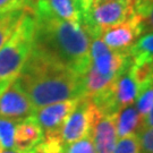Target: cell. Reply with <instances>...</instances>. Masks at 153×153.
Segmentation results:
<instances>
[{"mask_svg": "<svg viewBox=\"0 0 153 153\" xmlns=\"http://www.w3.org/2000/svg\"><path fill=\"white\" fill-rule=\"evenodd\" d=\"M79 98L44 105L34 111L33 117L43 131V138H60V131L67 117L75 109Z\"/></svg>", "mask_w": 153, "mask_h": 153, "instance_id": "7", "label": "cell"}, {"mask_svg": "<svg viewBox=\"0 0 153 153\" xmlns=\"http://www.w3.org/2000/svg\"><path fill=\"white\" fill-rule=\"evenodd\" d=\"M35 108L17 81L0 94V117L21 121L34 115Z\"/></svg>", "mask_w": 153, "mask_h": 153, "instance_id": "8", "label": "cell"}, {"mask_svg": "<svg viewBox=\"0 0 153 153\" xmlns=\"http://www.w3.org/2000/svg\"><path fill=\"white\" fill-rule=\"evenodd\" d=\"M16 81L35 110L44 105L83 97L82 76L35 47L32 48Z\"/></svg>", "mask_w": 153, "mask_h": 153, "instance_id": "1", "label": "cell"}, {"mask_svg": "<svg viewBox=\"0 0 153 153\" xmlns=\"http://www.w3.org/2000/svg\"><path fill=\"white\" fill-rule=\"evenodd\" d=\"M18 121L0 117V146L4 150H13L14 133Z\"/></svg>", "mask_w": 153, "mask_h": 153, "instance_id": "16", "label": "cell"}, {"mask_svg": "<svg viewBox=\"0 0 153 153\" xmlns=\"http://www.w3.org/2000/svg\"><path fill=\"white\" fill-rule=\"evenodd\" d=\"M142 117L140 116L134 103L120 109L116 114V131L117 137L121 138L131 134H136L141 127Z\"/></svg>", "mask_w": 153, "mask_h": 153, "instance_id": "12", "label": "cell"}, {"mask_svg": "<svg viewBox=\"0 0 153 153\" xmlns=\"http://www.w3.org/2000/svg\"><path fill=\"white\" fill-rule=\"evenodd\" d=\"M1 150H4V149H2V148H1V146H0V151H1Z\"/></svg>", "mask_w": 153, "mask_h": 153, "instance_id": "27", "label": "cell"}, {"mask_svg": "<svg viewBox=\"0 0 153 153\" xmlns=\"http://www.w3.org/2000/svg\"><path fill=\"white\" fill-rule=\"evenodd\" d=\"M17 10H28V0H0V15Z\"/></svg>", "mask_w": 153, "mask_h": 153, "instance_id": "19", "label": "cell"}, {"mask_svg": "<svg viewBox=\"0 0 153 153\" xmlns=\"http://www.w3.org/2000/svg\"><path fill=\"white\" fill-rule=\"evenodd\" d=\"M33 47L83 76L90 66L91 39L83 25L50 15H34Z\"/></svg>", "mask_w": 153, "mask_h": 153, "instance_id": "2", "label": "cell"}, {"mask_svg": "<svg viewBox=\"0 0 153 153\" xmlns=\"http://www.w3.org/2000/svg\"><path fill=\"white\" fill-rule=\"evenodd\" d=\"M95 153H112L118 141L116 131V114L99 115L91 128Z\"/></svg>", "mask_w": 153, "mask_h": 153, "instance_id": "9", "label": "cell"}, {"mask_svg": "<svg viewBox=\"0 0 153 153\" xmlns=\"http://www.w3.org/2000/svg\"><path fill=\"white\" fill-rule=\"evenodd\" d=\"M43 140V131L34 117L18 121L14 133L13 150L21 153H34Z\"/></svg>", "mask_w": 153, "mask_h": 153, "instance_id": "10", "label": "cell"}, {"mask_svg": "<svg viewBox=\"0 0 153 153\" xmlns=\"http://www.w3.org/2000/svg\"><path fill=\"white\" fill-rule=\"evenodd\" d=\"M143 31V18L137 14H133L125 22L102 31L99 36L109 49L118 52H128Z\"/></svg>", "mask_w": 153, "mask_h": 153, "instance_id": "6", "label": "cell"}, {"mask_svg": "<svg viewBox=\"0 0 153 153\" xmlns=\"http://www.w3.org/2000/svg\"><path fill=\"white\" fill-rule=\"evenodd\" d=\"M142 153H153V128L140 129L136 133Z\"/></svg>", "mask_w": 153, "mask_h": 153, "instance_id": "20", "label": "cell"}, {"mask_svg": "<svg viewBox=\"0 0 153 153\" xmlns=\"http://www.w3.org/2000/svg\"><path fill=\"white\" fill-rule=\"evenodd\" d=\"M40 1L41 0H28V9L31 13H34V9H35V7Z\"/></svg>", "mask_w": 153, "mask_h": 153, "instance_id": "25", "label": "cell"}, {"mask_svg": "<svg viewBox=\"0 0 153 153\" xmlns=\"http://www.w3.org/2000/svg\"><path fill=\"white\" fill-rule=\"evenodd\" d=\"M65 153H95L91 134H88L81 140L67 145L65 149Z\"/></svg>", "mask_w": 153, "mask_h": 153, "instance_id": "18", "label": "cell"}, {"mask_svg": "<svg viewBox=\"0 0 153 153\" xmlns=\"http://www.w3.org/2000/svg\"><path fill=\"white\" fill-rule=\"evenodd\" d=\"M101 112L92 102V100L85 97L79 98L75 109L65 120L60 131V140L64 146L81 140L91 133L94 120Z\"/></svg>", "mask_w": 153, "mask_h": 153, "instance_id": "5", "label": "cell"}, {"mask_svg": "<svg viewBox=\"0 0 153 153\" xmlns=\"http://www.w3.org/2000/svg\"><path fill=\"white\" fill-rule=\"evenodd\" d=\"M36 19L26 10L15 32L0 48V94L16 81L34 43Z\"/></svg>", "mask_w": 153, "mask_h": 153, "instance_id": "3", "label": "cell"}, {"mask_svg": "<svg viewBox=\"0 0 153 153\" xmlns=\"http://www.w3.org/2000/svg\"><path fill=\"white\" fill-rule=\"evenodd\" d=\"M0 153H21V152H17V151H14V150H1Z\"/></svg>", "mask_w": 153, "mask_h": 153, "instance_id": "26", "label": "cell"}, {"mask_svg": "<svg viewBox=\"0 0 153 153\" xmlns=\"http://www.w3.org/2000/svg\"><path fill=\"white\" fill-rule=\"evenodd\" d=\"M134 105L142 118L151 111L153 108V83L138 91Z\"/></svg>", "mask_w": 153, "mask_h": 153, "instance_id": "15", "label": "cell"}, {"mask_svg": "<svg viewBox=\"0 0 153 153\" xmlns=\"http://www.w3.org/2000/svg\"><path fill=\"white\" fill-rule=\"evenodd\" d=\"M148 128H153V108L148 115L143 117L142 121H141L140 129H148Z\"/></svg>", "mask_w": 153, "mask_h": 153, "instance_id": "24", "label": "cell"}, {"mask_svg": "<svg viewBox=\"0 0 153 153\" xmlns=\"http://www.w3.org/2000/svg\"><path fill=\"white\" fill-rule=\"evenodd\" d=\"M135 14L131 0H112L92 6L82 16V25L90 38L99 36L109 27L125 22Z\"/></svg>", "mask_w": 153, "mask_h": 153, "instance_id": "4", "label": "cell"}, {"mask_svg": "<svg viewBox=\"0 0 153 153\" xmlns=\"http://www.w3.org/2000/svg\"><path fill=\"white\" fill-rule=\"evenodd\" d=\"M26 10H17L0 15V48L15 32Z\"/></svg>", "mask_w": 153, "mask_h": 153, "instance_id": "14", "label": "cell"}, {"mask_svg": "<svg viewBox=\"0 0 153 153\" xmlns=\"http://www.w3.org/2000/svg\"><path fill=\"white\" fill-rule=\"evenodd\" d=\"M131 5L133 11L143 18L153 6V0H131Z\"/></svg>", "mask_w": 153, "mask_h": 153, "instance_id": "21", "label": "cell"}, {"mask_svg": "<svg viewBox=\"0 0 153 153\" xmlns=\"http://www.w3.org/2000/svg\"><path fill=\"white\" fill-rule=\"evenodd\" d=\"M33 14L50 15L82 25V13L77 0H41Z\"/></svg>", "mask_w": 153, "mask_h": 153, "instance_id": "11", "label": "cell"}, {"mask_svg": "<svg viewBox=\"0 0 153 153\" xmlns=\"http://www.w3.org/2000/svg\"><path fill=\"white\" fill-rule=\"evenodd\" d=\"M128 52L131 62H153V32L140 36Z\"/></svg>", "mask_w": 153, "mask_h": 153, "instance_id": "13", "label": "cell"}, {"mask_svg": "<svg viewBox=\"0 0 153 153\" xmlns=\"http://www.w3.org/2000/svg\"><path fill=\"white\" fill-rule=\"evenodd\" d=\"M107 1H112V0H77L79 9H81V13H82V16L83 14L85 11H88L92 6L101 4V2H107Z\"/></svg>", "mask_w": 153, "mask_h": 153, "instance_id": "22", "label": "cell"}, {"mask_svg": "<svg viewBox=\"0 0 153 153\" xmlns=\"http://www.w3.org/2000/svg\"><path fill=\"white\" fill-rule=\"evenodd\" d=\"M143 26H144V30H149L153 32V6L149 9L146 15L143 17Z\"/></svg>", "mask_w": 153, "mask_h": 153, "instance_id": "23", "label": "cell"}, {"mask_svg": "<svg viewBox=\"0 0 153 153\" xmlns=\"http://www.w3.org/2000/svg\"><path fill=\"white\" fill-rule=\"evenodd\" d=\"M112 153H142L137 134H131L118 138Z\"/></svg>", "mask_w": 153, "mask_h": 153, "instance_id": "17", "label": "cell"}]
</instances>
